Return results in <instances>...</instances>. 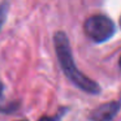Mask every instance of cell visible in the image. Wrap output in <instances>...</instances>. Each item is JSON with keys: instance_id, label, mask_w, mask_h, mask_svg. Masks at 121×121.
Instances as JSON below:
<instances>
[{"instance_id": "obj_1", "label": "cell", "mask_w": 121, "mask_h": 121, "mask_svg": "<svg viewBox=\"0 0 121 121\" xmlns=\"http://www.w3.org/2000/svg\"><path fill=\"white\" fill-rule=\"evenodd\" d=\"M53 46H55L56 56H57L59 64L61 66L63 73L66 76V78L77 86L79 90L87 92L91 95H96L100 92V87L95 81L85 76L78 68L73 59L70 43L64 31H56L53 35Z\"/></svg>"}, {"instance_id": "obj_2", "label": "cell", "mask_w": 121, "mask_h": 121, "mask_svg": "<svg viewBox=\"0 0 121 121\" xmlns=\"http://www.w3.org/2000/svg\"><path fill=\"white\" fill-rule=\"evenodd\" d=\"M85 34L91 40L96 43H102L108 40L115 34V24L112 20H109L105 16H91L85 21L83 24Z\"/></svg>"}, {"instance_id": "obj_3", "label": "cell", "mask_w": 121, "mask_h": 121, "mask_svg": "<svg viewBox=\"0 0 121 121\" xmlns=\"http://www.w3.org/2000/svg\"><path fill=\"white\" fill-rule=\"evenodd\" d=\"M121 108V102H108L96 107L89 118L91 121H112Z\"/></svg>"}, {"instance_id": "obj_4", "label": "cell", "mask_w": 121, "mask_h": 121, "mask_svg": "<svg viewBox=\"0 0 121 121\" xmlns=\"http://www.w3.org/2000/svg\"><path fill=\"white\" fill-rule=\"evenodd\" d=\"M9 12V3L4 1L3 4H0V30L3 29V25L7 21V16Z\"/></svg>"}, {"instance_id": "obj_5", "label": "cell", "mask_w": 121, "mask_h": 121, "mask_svg": "<svg viewBox=\"0 0 121 121\" xmlns=\"http://www.w3.org/2000/svg\"><path fill=\"white\" fill-rule=\"evenodd\" d=\"M65 113H66V108H61L57 113H55L52 116H42L38 121H61V118Z\"/></svg>"}, {"instance_id": "obj_6", "label": "cell", "mask_w": 121, "mask_h": 121, "mask_svg": "<svg viewBox=\"0 0 121 121\" xmlns=\"http://www.w3.org/2000/svg\"><path fill=\"white\" fill-rule=\"evenodd\" d=\"M3 92H4V85H3V82L0 81V98L3 96Z\"/></svg>"}, {"instance_id": "obj_7", "label": "cell", "mask_w": 121, "mask_h": 121, "mask_svg": "<svg viewBox=\"0 0 121 121\" xmlns=\"http://www.w3.org/2000/svg\"><path fill=\"white\" fill-rule=\"evenodd\" d=\"M17 121H27V120H17Z\"/></svg>"}, {"instance_id": "obj_8", "label": "cell", "mask_w": 121, "mask_h": 121, "mask_svg": "<svg viewBox=\"0 0 121 121\" xmlns=\"http://www.w3.org/2000/svg\"><path fill=\"white\" fill-rule=\"evenodd\" d=\"M120 66H121V57H120Z\"/></svg>"}, {"instance_id": "obj_9", "label": "cell", "mask_w": 121, "mask_h": 121, "mask_svg": "<svg viewBox=\"0 0 121 121\" xmlns=\"http://www.w3.org/2000/svg\"><path fill=\"white\" fill-rule=\"evenodd\" d=\"M120 25H121V18H120Z\"/></svg>"}]
</instances>
